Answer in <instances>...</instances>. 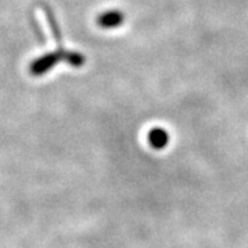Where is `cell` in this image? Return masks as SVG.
I'll list each match as a JSON object with an SVG mask.
<instances>
[{"mask_svg": "<svg viewBox=\"0 0 248 248\" xmlns=\"http://www.w3.org/2000/svg\"><path fill=\"white\" fill-rule=\"evenodd\" d=\"M63 48H60L58 51H53V53L45 54L39 58H36L35 61L29 65V72L33 76H42L46 75L51 68H54L58 62L63 58Z\"/></svg>", "mask_w": 248, "mask_h": 248, "instance_id": "obj_1", "label": "cell"}, {"mask_svg": "<svg viewBox=\"0 0 248 248\" xmlns=\"http://www.w3.org/2000/svg\"><path fill=\"white\" fill-rule=\"evenodd\" d=\"M124 22V14L119 10H109L98 16L97 24L104 29H115Z\"/></svg>", "mask_w": 248, "mask_h": 248, "instance_id": "obj_2", "label": "cell"}, {"mask_svg": "<svg viewBox=\"0 0 248 248\" xmlns=\"http://www.w3.org/2000/svg\"><path fill=\"white\" fill-rule=\"evenodd\" d=\"M148 141H149V145H151L153 149H163L169 145L170 142V134L164 130V128H160V127H156V128H152L149 134H148Z\"/></svg>", "mask_w": 248, "mask_h": 248, "instance_id": "obj_3", "label": "cell"}, {"mask_svg": "<svg viewBox=\"0 0 248 248\" xmlns=\"http://www.w3.org/2000/svg\"><path fill=\"white\" fill-rule=\"evenodd\" d=\"M62 61L68 62L72 66L79 68V66H83V65H84L86 58H84L83 54L76 53V51H63V58H62Z\"/></svg>", "mask_w": 248, "mask_h": 248, "instance_id": "obj_4", "label": "cell"}]
</instances>
